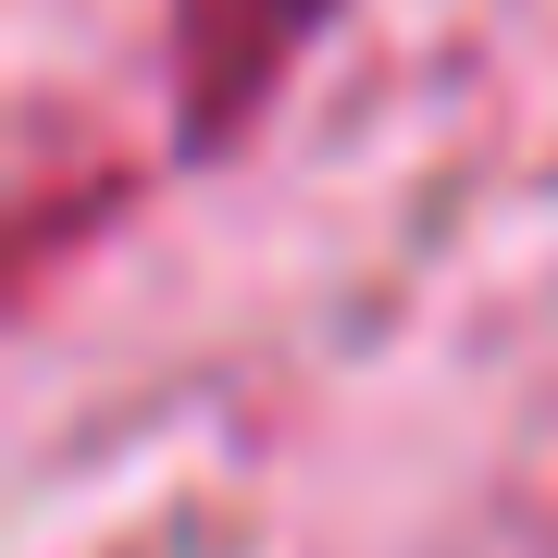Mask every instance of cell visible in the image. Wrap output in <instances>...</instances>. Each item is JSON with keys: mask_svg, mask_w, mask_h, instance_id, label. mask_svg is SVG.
<instances>
[{"mask_svg": "<svg viewBox=\"0 0 558 558\" xmlns=\"http://www.w3.org/2000/svg\"><path fill=\"white\" fill-rule=\"evenodd\" d=\"M336 25V0H174V149L223 161L299 75V50Z\"/></svg>", "mask_w": 558, "mask_h": 558, "instance_id": "cell-1", "label": "cell"}]
</instances>
